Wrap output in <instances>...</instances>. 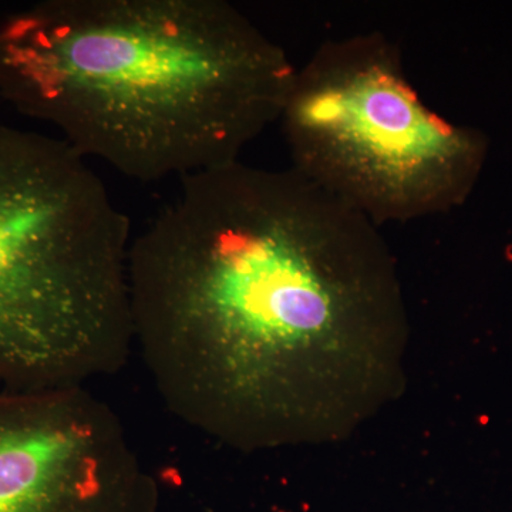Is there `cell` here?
Returning <instances> with one entry per match:
<instances>
[{
	"instance_id": "obj_1",
	"label": "cell",
	"mask_w": 512,
	"mask_h": 512,
	"mask_svg": "<svg viewBox=\"0 0 512 512\" xmlns=\"http://www.w3.org/2000/svg\"><path fill=\"white\" fill-rule=\"evenodd\" d=\"M134 350L165 407L239 451L349 439L406 386L379 225L288 170L181 178L128 255Z\"/></svg>"
},
{
	"instance_id": "obj_2",
	"label": "cell",
	"mask_w": 512,
	"mask_h": 512,
	"mask_svg": "<svg viewBox=\"0 0 512 512\" xmlns=\"http://www.w3.org/2000/svg\"><path fill=\"white\" fill-rule=\"evenodd\" d=\"M296 69L225 0H46L0 20V96L143 183L238 161Z\"/></svg>"
},
{
	"instance_id": "obj_3",
	"label": "cell",
	"mask_w": 512,
	"mask_h": 512,
	"mask_svg": "<svg viewBox=\"0 0 512 512\" xmlns=\"http://www.w3.org/2000/svg\"><path fill=\"white\" fill-rule=\"evenodd\" d=\"M126 212L59 137L0 126V383L89 387L134 352Z\"/></svg>"
},
{
	"instance_id": "obj_4",
	"label": "cell",
	"mask_w": 512,
	"mask_h": 512,
	"mask_svg": "<svg viewBox=\"0 0 512 512\" xmlns=\"http://www.w3.org/2000/svg\"><path fill=\"white\" fill-rule=\"evenodd\" d=\"M278 121L292 170L379 227L457 207L484 161L483 137L420 99L382 33L322 43Z\"/></svg>"
},
{
	"instance_id": "obj_5",
	"label": "cell",
	"mask_w": 512,
	"mask_h": 512,
	"mask_svg": "<svg viewBox=\"0 0 512 512\" xmlns=\"http://www.w3.org/2000/svg\"><path fill=\"white\" fill-rule=\"evenodd\" d=\"M160 488L90 387L0 390V512H160Z\"/></svg>"
}]
</instances>
